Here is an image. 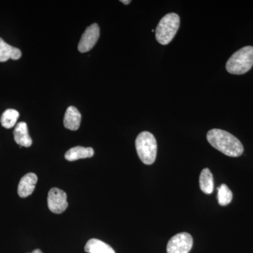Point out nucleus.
<instances>
[{
	"label": "nucleus",
	"instance_id": "nucleus-1",
	"mask_svg": "<svg viewBox=\"0 0 253 253\" xmlns=\"http://www.w3.org/2000/svg\"><path fill=\"white\" fill-rule=\"evenodd\" d=\"M208 142L214 149L230 157H239L244 151V146L239 139L228 131L212 129L207 134Z\"/></svg>",
	"mask_w": 253,
	"mask_h": 253
},
{
	"label": "nucleus",
	"instance_id": "nucleus-2",
	"mask_svg": "<svg viewBox=\"0 0 253 253\" xmlns=\"http://www.w3.org/2000/svg\"><path fill=\"white\" fill-rule=\"evenodd\" d=\"M253 66V46H247L236 51L226 63V71L231 74L242 75Z\"/></svg>",
	"mask_w": 253,
	"mask_h": 253
},
{
	"label": "nucleus",
	"instance_id": "nucleus-3",
	"mask_svg": "<svg viewBox=\"0 0 253 253\" xmlns=\"http://www.w3.org/2000/svg\"><path fill=\"white\" fill-rule=\"evenodd\" d=\"M136 152L143 163L152 165L157 156L158 145L154 134L149 131H142L136 137Z\"/></svg>",
	"mask_w": 253,
	"mask_h": 253
},
{
	"label": "nucleus",
	"instance_id": "nucleus-4",
	"mask_svg": "<svg viewBox=\"0 0 253 253\" xmlns=\"http://www.w3.org/2000/svg\"><path fill=\"white\" fill-rule=\"evenodd\" d=\"M180 25V18L175 13H169L161 18L156 29V41L166 45L172 41Z\"/></svg>",
	"mask_w": 253,
	"mask_h": 253
},
{
	"label": "nucleus",
	"instance_id": "nucleus-5",
	"mask_svg": "<svg viewBox=\"0 0 253 253\" xmlns=\"http://www.w3.org/2000/svg\"><path fill=\"white\" fill-rule=\"evenodd\" d=\"M192 246V236L188 233H179L169 240L167 246V253H189Z\"/></svg>",
	"mask_w": 253,
	"mask_h": 253
},
{
	"label": "nucleus",
	"instance_id": "nucleus-6",
	"mask_svg": "<svg viewBox=\"0 0 253 253\" xmlns=\"http://www.w3.org/2000/svg\"><path fill=\"white\" fill-rule=\"evenodd\" d=\"M48 208L51 212L61 214L67 209V194L58 188L50 189L47 197Z\"/></svg>",
	"mask_w": 253,
	"mask_h": 253
},
{
	"label": "nucleus",
	"instance_id": "nucleus-7",
	"mask_svg": "<svg viewBox=\"0 0 253 253\" xmlns=\"http://www.w3.org/2000/svg\"><path fill=\"white\" fill-rule=\"evenodd\" d=\"M99 36L100 28L96 23L86 28L78 44V47L80 52L86 53L90 51L97 42Z\"/></svg>",
	"mask_w": 253,
	"mask_h": 253
},
{
	"label": "nucleus",
	"instance_id": "nucleus-8",
	"mask_svg": "<svg viewBox=\"0 0 253 253\" xmlns=\"http://www.w3.org/2000/svg\"><path fill=\"white\" fill-rule=\"evenodd\" d=\"M38 181V176L35 173H28L23 176L18 186V194L21 198L31 196L34 191Z\"/></svg>",
	"mask_w": 253,
	"mask_h": 253
},
{
	"label": "nucleus",
	"instance_id": "nucleus-9",
	"mask_svg": "<svg viewBox=\"0 0 253 253\" xmlns=\"http://www.w3.org/2000/svg\"><path fill=\"white\" fill-rule=\"evenodd\" d=\"M81 123V114L75 106H69L65 113L63 125L66 129L76 131L79 129Z\"/></svg>",
	"mask_w": 253,
	"mask_h": 253
},
{
	"label": "nucleus",
	"instance_id": "nucleus-10",
	"mask_svg": "<svg viewBox=\"0 0 253 253\" xmlns=\"http://www.w3.org/2000/svg\"><path fill=\"white\" fill-rule=\"evenodd\" d=\"M14 140L20 147H30L33 144L28 133V126L25 122H20L16 125L14 131Z\"/></svg>",
	"mask_w": 253,
	"mask_h": 253
},
{
	"label": "nucleus",
	"instance_id": "nucleus-11",
	"mask_svg": "<svg viewBox=\"0 0 253 253\" xmlns=\"http://www.w3.org/2000/svg\"><path fill=\"white\" fill-rule=\"evenodd\" d=\"M21 56V50L9 45L0 38V62H5L9 59L18 60Z\"/></svg>",
	"mask_w": 253,
	"mask_h": 253
},
{
	"label": "nucleus",
	"instance_id": "nucleus-12",
	"mask_svg": "<svg viewBox=\"0 0 253 253\" xmlns=\"http://www.w3.org/2000/svg\"><path fill=\"white\" fill-rule=\"evenodd\" d=\"M94 151L92 148L76 146L68 150L65 154V158L68 161H75L82 158H91L94 156Z\"/></svg>",
	"mask_w": 253,
	"mask_h": 253
},
{
	"label": "nucleus",
	"instance_id": "nucleus-13",
	"mask_svg": "<svg viewBox=\"0 0 253 253\" xmlns=\"http://www.w3.org/2000/svg\"><path fill=\"white\" fill-rule=\"evenodd\" d=\"M84 251L86 253H116L109 245L96 239H91L86 242Z\"/></svg>",
	"mask_w": 253,
	"mask_h": 253
},
{
	"label": "nucleus",
	"instance_id": "nucleus-14",
	"mask_svg": "<svg viewBox=\"0 0 253 253\" xmlns=\"http://www.w3.org/2000/svg\"><path fill=\"white\" fill-rule=\"evenodd\" d=\"M200 188L206 194H212L214 189V180L212 172L208 168L203 169L199 177Z\"/></svg>",
	"mask_w": 253,
	"mask_h": 253
},
{
	"label": "nucleus",
	"instance_id": "nucleus-15",
	"mask_svg": "<svg viewBox=\"0 0 253 253\" xmlns=\"http://www.w3.org/2000/svg\"><path fill=\"white\" fill-rule=\"evenodd\" d=\"M18 117L19 113L16 110L7 109L1 115L0 122L1 126L6 129H11L16 126Z\"/></svg>",
	"mask_w": 253,
	"mask_h": 253
},
{
	"label": "nucleus",
	"instance_id": "nucleus-16",
	"mask_svg": "<svg viewBox=\"0 0 253 253\" xmlns=\"http://www.w3.org/2000/svg\"><path fill=\"white\" fill-rule=\"evenodd\" d=\"M217 199L218 203L221 206H227L232 201V192L226 184H221L220 187L218 188Z\"/></svg>",
	"mask_w": 253,
	"mask_h": 253
},
{
	"label": "nucleus",
	"instance_id": "nucleus-17",
	"mask_svg": "<svg viewBox=\"0 0 253 253\" xmlns=\"http://www.w3.org/2000/svg\"><path fill=\"white\" fill-rule=\"evenodd\" d=\"M121 2H123V4H129V3L131 2V1L130 0H122V1H121Z\"/></svg>",
	"mask_w": 253,
	"mask_h": 253
},
{
	"label": "nucleus",
	"instance_id": "nucleus-18",
	"mask_svg": "<svg viewBox=\"0 0 253 253\" xmlns=\"http://www.w3.org/2000/svg\"><path fill=\"white\" fill-rule=\"evenodd\" d=\"M31 253H43L42 252L41 250L36 249V250H35V251H33V252H32Z\"/></svg>",
	"mask_w": 253,
	"mask_h": 253
}]
</instances>
